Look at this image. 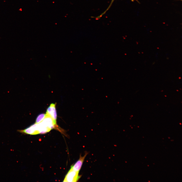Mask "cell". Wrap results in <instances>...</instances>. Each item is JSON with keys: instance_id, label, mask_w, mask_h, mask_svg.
<instances>
[{"instance_id": "1", "label": "cell", "mask_w": 182, "mask_h": 182, "mask_svg": "<svg viewBox=\"0 0 182 182\" xmlns=\"http://www.w3.org/2000/svg\"><path fill=\"white\" fill-rule=\"evenodd\" d=\"M79 172H76L70 168L63 181L65 182H77L81 176L79 175Z\"/></svg>"}, {"instance_id": "4", "label": "cell", "mask_w": 182, "mask_h": 182, "mask_svg": "<svg viewBox=\"0 0 182 182\" xmlns=\"http://www.w3.org/2000/svg\"><path fill=\"white\" fill-rule=\"evenodd\" d=\"M46 116V114L41 113L37 117L35 123H38L42 121Z\"/></svg>"}, {"instance_id": "3", "label": "cell", "mask_w": 182, "mask_h": 182, "mask_svg": "<svg viewBox=\"0 0 182 182\" xmlns=\"http://www.w3.org/2000/svg\"><path fill=\"white\" fill-rule=\"evenodd\" d=\"M87 154V152H86L83 156H82L81 155H80L79 159L74 165L71 166V168L74 171L79 172L84 160Z\"/></svg>"}, {"instance_id": "2", "label": "cell", "mask_w": 182, "mask_h": 182, "mask_svg": "<svg viewBox=\"0 0 182 182\" xmlns=\"http://www.w3.org/2000/svg\"><path fill=\"white\" fill-rule=\"evenodd\" d=\"M46 114L50 117L55 123H56L57 113L55 108V104L52 103L47 108Z\"/></svg>"}, {"instance_id": "5", "label": "cell", "mask_w": 182, "mask_h": 182, "mask_svg": "<svg viewBox=\"0 0 182 182\" xmlns=\"http://www.w3.org/2000/svg\"><path fill=\"white\" fill-rule=\"evenodd\" d=\"M114 0H112V1H111V3L110 4V5L109 6V7L108 8V9L106 10H108V9L110 7V6H111V4H112V2H113V1ZM106 10L105 12H106Z\"/></svg>"}]
</instances>
